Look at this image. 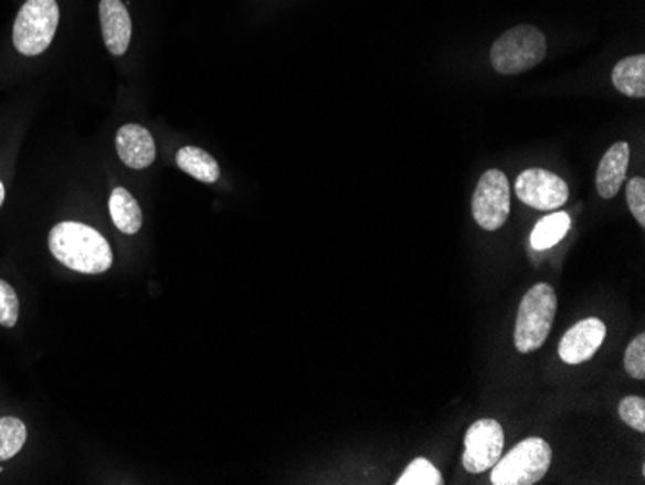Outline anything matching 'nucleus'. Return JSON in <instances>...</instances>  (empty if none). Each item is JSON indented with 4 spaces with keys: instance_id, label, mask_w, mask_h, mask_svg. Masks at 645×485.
<instances>
[{
    "instance_id": "nucleus-1",
    "label": "nucleus",
    "mask_w": 645,
    "mask_h": 485,
    "mask_svg": "<svg viewBox=\"0 0 645 485\" xmlns=\"http://www.w3.org/2000/svg\"><path fill=\"white\" fill-rule=\"evenodd\" d=\"M51 254L68 270L99 275L110 270L113 250L103 234L76 221H64L49 234Z\"/></svg>"
},
{
    "instance_id": "nucleus-2",
    "label": "nucleus",
    "mask_w": 645,
    "mask_h": 485,
    "mask_svg": "<svg viewBox=\"0 0 645 485\" xmlns=\"http://www.w3.org/2000/svg\"><path fill=\"white\" fill-rule=\"evenodd\" d=\"M557 293L551 285L531 286L522 298L516 317L515 345L518 352L528 355L546 345L557 316Z\"/></svg>"
},
{
    "instance_id": "nucleus-3",
    "label": "nucleus",
    "mask_w": 645,
    "mask_h": 485,
    "mask_svg": "<svg viewBox=\"0 0 645 485\" xmlns=\"http://www.w3.org/2000/svg\"><path fill=\"white\" fill-rule=\"evenodd\" d=\"M547 54V39L543 31L533 25H516L503 33L491 46V64L500 74H522L536 68Z\"/></svg>"
},
{
    "instance_id": "nucleus-4",
    "label": "nucleus",
    "mask_w": 645,
    "mask_h": 485,
    "mask_svg": "<svg viewBox=\"0 0 645 485\" xmlns=\"http://www.w3.org/2000/svg\"><path fill=\"white\" fill-rule=\"evenodd\" d=\"M553 461V451L541 437L518 443L508 455L493 466V485H533L546 478Z\"/></svg>"
},
{
    "instance_id": "nucleus-5",
    "label": "nucleus",
    "mask_w": 645,
    "mask_h": 485,
    "mask_svg": "<svg viewBox=\"0 0 645 485\" xmlns=\"http://www.w3.org/2000/svg\"><path fill=\"white\" fill-rule=\"evenodd\" d=\"M59 18L56 0H28L15 15L12 30L15 49L25 56L45 53L53 43Z\"/></svg>"
},
{
    "instance_id": "nucleus-6",
    "label": "nucleus",
    "mask_w": 645,
    "mask_h": 485,
    "mask_svg": "<svg viewBox=\"0 0 645 485\" xmlns=\"http://www.w3.org/2000/svg\"><path fill=\"white\" fill-rule=\"evenodd\" d=\"M472 213L484 231H499L510 215V184L505 172L491 169L479 178L472 198Z\"/></svg>"
},
{
    "instance_id": "nucleus-7",
    "label": "nucleus",
    "mask_w": 645,
    "mask_h": 485,
    "mask_svg": "<svg viewBox=\"0 0 645 485\" xmlns=\"http://www.w3.org/2000/svg\"><path fill=\"white\" fill-rule=\"evenodd\" d=\"M505 449V432L497 420L485 418L469 425L464 437L462 464L469 474L491 471Z\"/></svg>"
},
{
    "instance_id": "nucleus-8",
    "label": "nucleus",
    "mask_w": 645,
    "mask_h": 485,
    "mask_svg": "<svg viewBox=\"0 0 645 485\" xmlns=\"http://www.w3.org/2000/svg\"><path fill=\"white\" fill-rule=\"evenodd\" d=\"M516 196L530 208L554 211L569 200V186L546 169H528L516 178Z\"/></svg>"
},
{
    "instance_id": "nucleus-9",
    "label": "nucleus",
    "mask_w": 645,
    "mask_h": 485,
    "mask_svg": "<svg viewBox=\"0 0 645 485\" xmlns=\"http://www.w3.org/2000/svg\"><path fill=\"white\" fill-rule=\"evenodd\" d=\"M605 337H607L605 324L598 317H588L564 333L559 345V356L562 362L567 363L588 362L600 350Z\"/></svg>"
},
{
    "instance_id": "nucleus-10",
    "label": "nucleus",
    "mask_w": 645,
    "mask_h": 485,
    "mask_svg": "<svg viewBox=\"0 0 645 485\" xmlns=\"http://www.w3.org/2000/svg\"><path fill=\"white\" fill-rule=\"evenodd\" d=\"M116 151L126 167L136 170L151 167L157 157L154 136L139 124H124L116 134Z\"/></svg>"
},
{
    "instance_id": "nucleus-11",
    "label": "nucleus",
    "mask_w": 645,
    "mask_h": 485,
    "mask_svg": "<svg viewBox=\"0 0 645 485\" xmlns=\"http://www.w3.org/2000/svg\"><path fill=\"white\" fill-rule=\"evenodd\" d=\"M101 30L108 53L120 56L128 51L131 39V20L123 0H101Z\"/></svg>"
},
{
    "instance_id": "nucleus-12",
    "label": "nucleus",
    "mask_w": 645,
    "mask_h": 485,
    "mask_svg": "<svg viewBox=\"0 0 645 485\" xmlns=\"http://www.w3.org/2000/svg\"><path fill=\"white\" fill-rule=\"evenodd\" d=\"M631 161V147L626 141H616L615 146L609 147L607 154L603 155L598 169V192L603 200H613L616 193L621 192L624 180H626V170Z\"/></svg>"
},
{
    "instance_id": "nucleus-13",
    "label": "nucleus",
    "mask_w": 645,
    "mask_h": 485,
    "mask_svg": "<svg viewBox=\"0 0 645 485\" xmlns=\"http://www.w3.org/2000/svg\"><path fill=\"white\" fill-rule=\"evenodd\" d=\"M108 211L118 231L124 234H138L144 224V215H141L138 201L126 188L113 190L108 200Z\"/></svg>"
},
{
    "instance_id": "nucleus-14",
    "label": "nucleus",
    "mask_w": 645,
    "mask_h": 485,
    "mask_svg": "<svg viewBox=\"0 0 645 485\" xmlns=\"http://www.w3.org/2000/svg\"><path fill=\"white\" fill-rule=\"evenodd\" d=\"M177 165L186 175L205 182V184H215L221 177V169L215 157H211L208 151L201 147L186 146L177 154Z\"/></svg>"
},
{
    "instance_id": "nucleus-15",
    "label": "nucleus",
    "mask_w": 645,
    "mask_h": 485,
    "mask_svg": "<svg viewBox=\"0 0 645 485\" xmlns=\"http://www.w3.org/2000/svg\"><path fill=\"white\" fill-rule=\"evenodd\" d=\"M613 85L626 97H645V56L634 54L613 68Z\"/></svg>"
},
{
    "instance_id": "nucleus-16",
    "label": "nucleus",
    "mask_w": 645,
    "mask_h": 485,
    "mask_svg": "<svg viewBox=\"0 0 645 485\" xmlns=\"http://www.w3.org/2000/svg\"><path fill=\"white\" fill-rule=\"evenodd\" d=\"M570 231V215L564 213V211H559V213H553V215L546 217L541 219L536 229L531 232L530 244L533 250L538 252H543V250H549V247L557 246L564 236L567 232Z\"/></svg>"
},
{
    "instance_id": "nucleus-17",
    "label": "nucleus",
    "mask_w": 645,
    "mask_h": 485,
    "mask_svg": "<svg viewBox=\"0 0 645 485\" xmlns=\"http://www.w3.org/2000/svg\"><path fill=\"white\" fill-rule=\"evenodd\" d=\"M28 440V430L18 418H0V463L10 461L22 451Z\"/></svg>"
},
{
    "instance_id": "nucleus-18",
    "label": "nucleus",
    "mask_w": 645,
    "mask_h": 485,
    "mask_svg": "<svg viewBox=\"0 0 645 485\" xmlns=\"http://www.w3.org/2000/svg\"><path fill=\"white\" fill-rule=\"evenodd\" d=\"M443 476L441 472L427 461V458H415L414 463L408 466L406 472L400 476L396 485H441Z\"/></svg>"
},
{
    "instance_id": "nucleus-19",
    "label": "nucleus",
    "mask_w": 645,
    "mask_h": 485,
    "mask_svg": "<svg viewBox=\"0 0 645 485\" xmlns=\"http://www.w3.org/2000/svg\"><path fill=\"white\" fill-rule=\"evenodd\" d=\"M20 316V302L15 296V291L8 285L7 281L0 278V325L2 327H15Z\"/></svg>"
},
{
    "instance_id": "nucleus-20",
    "label": "nucleus",
    "mask_w": 645,
    "mask_h": 485,
    "mask_svg": "<svg viewBox=\"0 0 645 485\" xmlns=\"http://www.w3.org/2000/svg\"><path fill=\"white\" fill-rule=\"evenodd\" d=\"M618 414L626 425L636 432H645V401L642 397H626L618 404Z\"/></svg>"
},
{
    "instance_id": "nucleus-21",
    "label": "nucleus",
    "mask_w": 645,
    "mask_h": 485,
    "mask_svg": "<svg viewBox=\"0 0 645 485\" xmlns=\"http://www.w3.org/2000/svg\"><path fill=\"white\" fill-rule=\"evenodd\" d=\"M624 368L634 379H645V335L639 333L636 339L632 340L626 355H624Z\"/></svg>"
},
{
    "instance_id": "nucleus-22",
    "label": "nucleus",
    "mask_w": 645,
    "mask_h": 485,
    "mask_svg": "<svg viewBox=\"0 0 645 485\" xmlns=\"http://www.w3.org/2000/svg\"><path fill=\"white\" fill-rule=\"evenodd\" d=\"M626 201L634 219L639 226H645V180L642 177L632 178L626 188Z\"/></svg>"
},
{
    "instance_id": "nucleus-23",
    "label": "nucleus",
    "mask_w": 645,
    "mask_h": 485,
    "mask_svg": "<svg viewBox=\"0 0 645 485\" xmlns=\"http://www.w3.org/2000/svg\"><path fill=\"white\" fill-rule=\"evenodd\" d=\"M2 203H4V186L0 182V205H2Z\"/></svg>"
}]
</instances>
